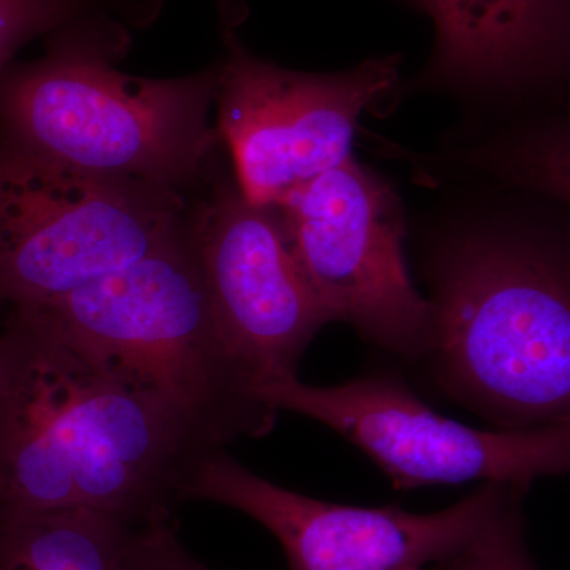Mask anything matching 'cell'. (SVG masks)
Returning a JSON list of instances; mask_svg holds the SVG:
<instances>
[{
  "instance_id": "cell-1",
  "label": "cell",
  "mask_w": 570,
  "mask_h": 570,
  "mask_svg": "<svg viewBox=\"0 0 570 570\" xmlns=\"http://www.w3.org/2000/svg\"><path fill=\"white\" fill-rule=\"evenodd\" d=\"M223 444L39 311L0 335V505L167 523Z\"/></svg>"
},
{
  "instance_id": "cell-2",
  "label": "cell",
  "mask_w": 570,
  "mask_h": 570,
  "mask_svg": "<svg viewBox=\"0 0 570 570\" xmlns=\"http://www.w3.org/2000/svg\"><path fill=\"white\" fill-rule=\"evenodd\" d=\"M430 343L420 363L444 396L497 426L570 420V250L471 234L428 265Z\"/></svg>"
},
{
  "instance_id": "cell-3",
  "label": "cell",
  "mask_w": 570,
  "mask_h": 570,
  "mask_svg": "<svg viewBox=\"0 0 570 570\" xmlns=\"http://www.w3.org/2000/svg\"><path fill=\"white\" fill-rule=\"evenodd\" d=\"M39 61L0 75L3 145L55 163L181 190L220 140L209 124L217 66L187 77H130L116 67L127 36L78 20Z\"/></svg>"
},
{
  "instance_id": "cell-4",
  "label": "cell",
  "mask_w": 570,
  "mask_h": 570,
  "mask_svg": "<svg viewBox=\"0 0 570 570\" xmlns=\"http://www.w3.org/2000/svg\"><path fill=\"white\" fill-rule=\"evenodd\" d=\"M29 307L224 448L275 426L279 411L220 335L187 228L148 257Z\"/></svg>"
},
{
  "instance_id": "cell-5",
  "label": "cell",
  "mask_w": 570,
  "mask_h": 570,
  "mask_svg": "<svg viewBox=\"0 0 570 570\" xmlns=\"http://www.w3.org/2000/svg\"><path fill=\"white\" fill-rule=\"evenodd\" d=\"M181 190L110 178L0 141V302L36 306L186 232Z\"/></svg>"
},
{
  "instance_id": "cell-6",
  "label": "cell",
  "mask_w": 570,
  "mask_h": 570,
  "mask_svg": "<svg viewBox=\"0 0 570 570\" xmlns=\"http://www.w3.org/2000/svg\"><path fill=\"white\" fill-rule=\"evenodd\" d=\"M258 395L277 411L332 428L397 490L466 482L528 490L540 478L570 472V420L530 430H479L438 414L393 373L333 387L294 377L265 385Z\"/></svg>"
},
{
  "instance_id": "cell-7",
  "label": "cell",
  "mask_w": 570,
  "mask_h": 570,
  "mask_svg": "<svg viewBox=\"0 0 570 570\" xmlns=\"http://www.w3.org/2000/svg\"><path fill=\"white\" fill-rule=\"evenodd\" d=\"M275 208L333 322H346L367 343L420 363L433 307L412 283L406 224L392 186L351 157L296 187Z\"/></svg>"
},
{
  "instance_id": "cell-8",
  "label": "cell",
  "mask_w": 570,
  "mask_h": 570,
  "mask_svg": "<svg viewBox=\"0 0 570 570\" xmlns=\"http://www.w3.org/2000/svg\"><path fill=\"white\" fill-rule=\"evenodd\" d=\"M400 63L390 55L341 73H305L262 61L228 36L217 66V130L239 193L277 206L351 159L360 116L396 85Z\"/></svg>"
},
{
  "instance_id": "cell-9",
  "label": "cell",
  "mask_w": 570,
  "mask_h": 570,
  "mask_svg": "<svg viewBox=\"0 0 570 570\" xmlns=\"http://www.w3.org/2000/svg\"><path fill=\"white\" fill-rule=\"evenodd\" d=\"M524 491L482 483L433 513L333 504L277 487L220 449L198 469L187 501L217 502L258 521L279 540L291 570H420L463 550Z\"/></svg>"
},
{
  "instance_id": "cell-10",
  "label": "cell",
  "mask_w": 570,
  "mask_h": 570,
  "mask_svg": "<svg viewBox=\"0 0 570 570\" xmlns=\"http://www.w3.org/2000/svg\"><path fill=\"white\" fill-rule=\"evenodd\" d=\"M187 232L232 354L258 390L296 377L306 347L333 318L296 261L275 206L250 204L238 186L224 183Z\"/></svg>"
},
{
  "instance_id": "cell-11",
  "label": "cell",
  "mask_w": 570,
  "mask_h": 570,
  "mask_svg": "<svg viewBox=\"0 0 570 570\" xmlns=\"http://www.w3.org/2000/svg\"><path fill=\"white\" fill-rule=\"evenodd\" d=\"M438 73L452 80H527L570 55V0H433Z\"/></svg>"
},
{
  "instance_id": "cell-12",
  "label": "cell",
  "mask_w": 570,
  "mask_h": 570,
  "mask_svg": "<svg viewBox=\"0 0 570 570\" xmlns=\"http://www.w3.org/2000/svg\"><path fill=\"white\" fill-rule=\"evenodd\" d=\"M148 528L91 509L0 505V570H142Z\"/></svg>"
},
{
  "instance_id": "cell-13",
  "label": "cell",
  "mask_w": 570,
  "mask_h": 570,
  "mask_svg": "<svg viewBox=\"0 0 570 570\" xmlns=\"http://www.w3.org/2000/svg\"><path fill=\"white\" fill-rule=\"evenodd\" d=\"M475 164L570 205V119L540 127L501 148L483 149Z\"/></svg>"
},
{
  "instance_id": "cell-14",
  "label": "cell",
  "mask_w": 570,
  "mask_h": 570,
  "mask_svg": "<svg viewBox=\"0 0 570 570\" xmlns=\"http://www.w3.org/2000/svg\"><path fill=\"white\" fill-rule=\"evenodd\" d=\"M521 497L517 493L478 538L448 560L420 570H539L524 539Z\"/></svg>"
},
{
  "instance_id": "cell-15",
  "label": "cell",
  "mask_w": 570,
  "mask_h": 570,
  "mask_svg": "<svg viewBox=\"0 0 570 570\" xmlns=\"http://www.w3.org/2000/svg\"><path fill=\"white\" fill-rule=\"evenodd\" d=\"M91 0H0V75L28 41L81 20Z\"/></svg>"
},
{
  "instance_id": "cell-16",
  "label": "cell",
  "mask_w": 570,
  "mask_h": 570,
  "mask_svg": "<svg viewBox=\"0 0 570 570\" xmlns=\"http://www.w3.org/2000/svg\"><path fill=\"white\" fill-rule=\"evenodd\" d=\"M142 570H213L206 568L184 549L178 535L167 523L153 524L146 532L145 568Z\"/></svg>"
},
{
  "instance_id": "cell-17",
  "label": "cell",
  "mask_w": 570,
  "mask_h": 570,
  "mask_svg": "<svg viewBox=\"0 0 570 570\" xmlns=\"http://www.w3.org/2000/svg\"><path fill=\"white\" fill-rule=\"evenodd\" d=\"M420 3H422L423 9L430 10L431 3H433V0H419Z\"/></svg>"
}]
</instances>
